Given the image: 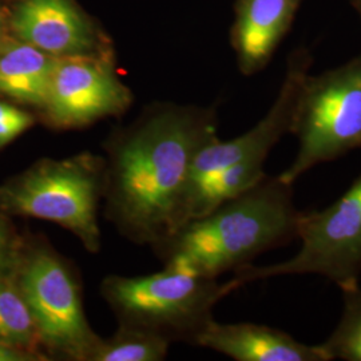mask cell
<instances>
[{
  "label": "cell",
  "mask_w": 361,
  "mask_h": 361,
  "mask_svg": "<svg viewBox=\"0 0 361 361\" xmlns=\"http://www.w3.org/2000/svg\"><path fill=\"white\" fill-rule=\"evenodd\" d=\"M212 109L158 104L104 141V213L116 231L157 249L183 225L197 154L217 140Z\"/></svg>",
  "instance_id": "obj_1"
},
{
  "label": "cell",
  "mask_w": 361,
  "mask_h": 361,
  "mask_svg": "<svg viewBox=\"0 0 361 361\" xmlns=\"http://www.w3.org/2000/svg\"><path fill=\"white\" fill-rule=\"evenodd\" d=\"M300 216L293 185L279 176H267L249 190L185 224L155 250L165 265L219 279L295 240Z\"/></svg>",
  "instance_id": "obj_2"
},
{
  "label": "cell",
  "mask_w": 361,
  "mask_h": 361,
  "mask_svg": "<svg viewBox=\"0 0 361 361\" xmlns=\"http://www.w3.org/2000/svg\"><path fill=\"white\" fill-rule=\"evenodd\" d=\"M234 290L231 281L219 284L217 279L169 265L149 276L111 274L101 283V296L118 325L192 345L214 319L216 304Z\"/></svg>",
  "instance_id": "obj_3"
},
{
  "label": "cell",
  "mask_w": 361,
  "mask_h": 361,
  "mask_svg": "<svg viewBox=\"0 0 361 361\" xmlns=\"http://www.w3.org/2000/svg\"><path fill=\"white\" fill-rule=\"evenodd\" d=\"M104 183V155L43 158L0 186V212L54 222L94 255L102 247L98 207Z\"/></svg>",
  "instance_id": "obj_4"
},
{
  "label": "cell",
  "mask_w": 361,
  "mask_h": 361,
  "mask_svg": "<svg viewBox=\"0 0 361 361\" xmlns=\"http://www.w3.org/2000/svg\"><path fill=\"white\" fill-rule=\"evenodd\" d=\"M38 328L44 355L52 360L90 361L101 340L91 326L82 286L70 261L49 244L19 253L13 274Z\"/></svg>",
  "instance_id": "obj_5"
},
{
  "label": "cell",
  "mask_w": 361,
  "mask_h": 361,
  "mask_svg": "<svg viewBox=\"0 0 361 361\" xmlns=\"http://www.w3.org/2000/svg\"><path fill=\"white\" fill-rule=\"evenodd\" d=\"M301 243L293 257L264 267L247 264L234 271L235 289L280 276L319 274L341 290L359 286L361 276V173L335 204L298 219Z\"/></svg>",
  "instance_id": "obj_6"
},
{
  "label": "cell",
  "mask_w": 361,
  "mask_h": 361,
  "mask_svg": "<svg viewBox=\"0 0 361 361\" xmlns=\"http://www.w3.org/2000/svg\"><path fill=\"white\" fill-rule=\"evenodd\" d=\"M290 133L298 140L296 157L279 176L290 185L361 147V56L322 77L308 75Z\"/></svg>",
  "instance_id": "obj_7"
},
{
  "label": "cell",
  "mask_w": 361,
  "mask_h": 361,
  "mask_svg": "<svg viewBox=\"0 0 361 361\" xmlns=\"http://www.w3.org/2000/svg\"><path fill=\"white\" fill-rule=\"evenodd\" d=\"M131 102L133 94L116 75L114 59L75 56L55 61L40 111L52 129H83L125 114Z\"/></svg>",
  "instance_id": "obj_8"
},
{
  "label": "cell",
  "mask_w": 361,
  "mask_h": 361,
  "mask_svg": "<svg viewBox=\"0 0 361 361\" xmlns=\"http://www.w3.org/2000/svg\"><path fill=\"white\" fill-rule=\"evenodd\" d=\"M8 27L13 38L55 59H114L111 42L75 0H18Z\"/></svg>",
  "instance_id": "obj_9"
},
{
  "label": "cell",
  "mask_w": 361,
  "mask_h": 361,
  "mask_svg": "<svg viewBox=\"0 0 361 361\" xmlns=\"http://www.w3.org/2000/svg\"><path fill=\"white\" fill-rule=\"evenodd\" d=\"M307 78L308 59L297 55L289 65L277 99L268 114L255 128L231 141H219L217 138L197 154L192 168L186 200L195 186L221 170L252 158L267 159L276 143L292 130L297 106Z\"/></svg>",
  "instance_id": "obj_10"
},
{
  "label": "cell",
  "mask_w": 361,
  "mask_h": 361,
  "mask_svg": "<svg viewBox=\"0 0 361 361\" xmlns=\"http://www.w3.org/2000/svg\"><path fill=\"white\" fill-rule=\"evenodd\" d=\"M194 345L237 361H329L322 344H305L284 331L259 324H221L213 319Z\"/></svg>",
  "instance_id": "obj_11"
},
{
  "label": "cell",
  "mask_w": 361,
  "mask_h": 361,
  "mask_svg": "<svg viewBox=\"0 0 361 361\" xmlns=\"http://www.w3.org/2000/svg\"><path fill=\"white\" fill-rule=\"evenodd\" d=\"M300 0H240L233 46L240 70L250 75L268 63L296 13Z\"/></svg>",
  "instance_id": "obj_12"
},
{
  "label": "cell",
  "mask_w": 361,
  "mask_h": 361,
  "mask_svg": "<svg viewBox=\"0 0 361 361\" xmlns=\"http://www.w3.org/2000/svg\"><path fill=\"white\" fill-rule=\"evenodd\" d=\"M55 61L26 42L7 37L0 46V94L42 110Z\"/></svg>",
  "instance_id": "obj_13"
},
{
  "label": "cell",
  "mask_w": 361,
  "mask_h": 361,
  "mask_svg": "<svg viewBox=\"0 0 361 361\" xmlns=\"http://www.w3.org/2000/svg\"><path fill=\"white\" fill-rule=\"evenodd\" d=\"M265 158H252L224 169L195 186L183 209V225L200 219L224 202L244 193L267 177ZM182 225V226H183Z\"/></svg>",
  "instance_id": "obj_14"
},
{
  "label": "cell",
  "mask_w": 361,
  "mask_h": 361,
  "mask_svg": "<svg viewBox=\"0 0 361 361\" xmlns=\"http://www.w3.org/2000/svg\"><path fill=\"white\" fill-rule=\"evenodd\" d=\"M0 343L50 360L42 349L37 324L13 276L0 279Z\"/></svg>",
  "instance_id": "obj_15"
},
{
  "label": "cell",
  "mask_w": 361,
  "mask_h": 361,
  "mask_svg": "<svg viewBox=\"0 0 361 361\" xmlns=\"http://www.w3.org/2000/svg\"><path fill=\"white\" fill-rule=\"evenodd\" d=\"M171 343L161 336L118 325L116 334L102 338L90 361H161L168 357Z\"/></svg>",
  "instance_id": "obj_16"
},
{
  "label": "cell",
  "mask_w": 361,
  "mask_h": 361,
  "mask_svg": "<svg viewBox=\"0 0 361 361\" xmlns=\"http://www.w3.org/2000/svg\"><path fill=\"white\" fill-rule=\"evenodd\" d=\"M343 292V312L334 332L322 344L329 361H361V288Z\"/></svg>",
  "instance_id": "obj_17"
},
{
  "label": "cell",
  "mask_w": 361,
  "mask_h": 361,
  "mask_svg": "<svg viewBox=\"0 0 361 361\" xmlns=\"http://www.w3.org/2000/svg\"><path fill=\"white\" fill-rule=\"evenodd\" d=\"M35 123V118L13 104L0 101V149L13 142Z\"/></svg>",
  "instance_id": "obj_18"
},
{
  "label": "cell",
  "mask_w": 361,
  "mask_h": 361,
  "mask_svg": "<svg viewBox=\"0 0 361 361\" xmlns=\"http://www.w3.org/2000/svg\"><path fill=\"white\" fill-rule=\"evenodd\" d=\"M19 253L20 250L16 245V241L0 243V279L13 276Z\"/></svg>",
  "instance_id": "obj_19"
},
{
  "label": "cell",
  "mask_w": 361,
  "mask_h": 361,
  "mask_svg": "<svg viewBox=\"0 0 361 361\" xmlns=\"http://www.w3.org/2000/svg\"><path fill=\"white\" fill-rule=\"evenodd\" d=\"M44 357L0 343V361H43Z\"/></svg>",
  "instance_id": "obj_20"
},
{
  "label": "cell",
  "mask_w": 361,
  "mask_h": 361,
  "mask_svg": "<svg viewBox=\"0 0 361 361\" xmlns=\"http://www.w3.org/2000/svg\"><path fill=\"white\" fill-rule=\"evenodd\" d=\"M6 38H7V35H6V25H4V20L1 18V15H0V46L6 40Z\"/></svg>",
  "instance_id": "obj_21"
}]
</instances>
